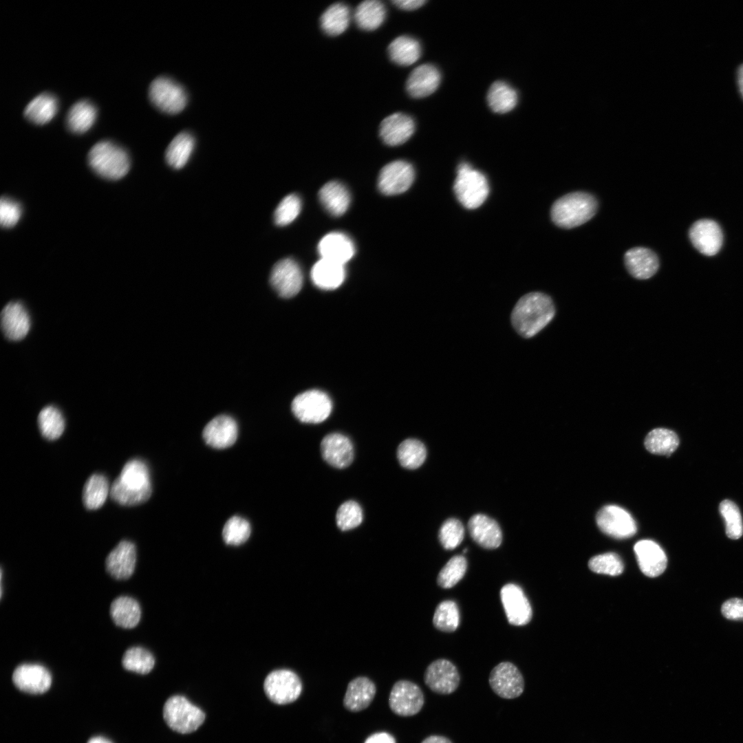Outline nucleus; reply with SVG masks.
<instances>
[{
	"instance_id": "39448f33",
	"label": "nucleus",
	"mask_w": 743,
	"mask_h": 743,
	"mask_svg": "<svg viewBox=\"0 0 743 743\" xmlns=\"http://www.w3.org/2000/svg\"><path fill=\"white\" fill-rule=\"evenodd\" d=\"M453 191L460 204L466 208L480 206L487 198L489 186L485 175L469 163L462 162L457 170Z\"/></svg>"
},
{
	"instance_id": "2eb2a0df",
	"label": "nucleus",
	"mask_w": 743,
	"mask_h": 743,
	"mask_svg": "<svg viewBox=\"0 0 743 743\" xmlns=\"http://www.w3.org/2000/svg\"><path fill=\"white\" fill-rule=\"evenodd\" d=\"M413 179L414 169L411 164L403 160L394 161L382 169L378 187L386 195H397L406 191Z\"/></svg>"
},
{
	"instance_id": "c03bdc74",
	"label": "nucleus",
	"mask_w": 743,
	"mask_h": 743,
	"mask_svg": "<svg viewBox=\"0 0 743 743\" xmlns=\"http://www.w3.org/2000/svg\"><path fill=\"white\" fill-rule=\"evenodd\" d=\"M433 623L441 632L455 631L460 623V612L456 603L446 600L439 603L433 614Z\"/></svg>"
},
{
	"instance_id": "7ed1b4c3",
	"label": "nucleus",
	"mask_w": 743,
	"mask_h": 743,
	"mask_svg": "<svg viewBox=\"0 0 743 743\" xmlns=\"http://www.w3.org/2000/svg\"><path fill=\"white\" fill-rule=\"evenodd\" d=\"M597 202L585 192H574L562 196L552 206L553 222L563 228H572L585 223L596 213Z\"/></svg>"
},
{
	"instance_id": "20e7f679",
	"label": "nucleus",
	"mask_w": 743,
	"mask_h": 743,
	"mask_svg": "<svg viewBox=\"0 0 743 743\" xmlns=\"http://www.w3.org/2000/svg\"><path fill=\"white\" fill-rule=\"evenodd\" d=\"M90 167L98 175L111 180L121 179L130 169L127 151L116 144L103 140L95 144L88 153Z\"/></svg>"
},
{
	"instance_id": "f03ea898",
	"label": "nucleus",
	"mask_w": 743,
	"mask_h": 743,
	"mask_svg": "<svg viewBox=\"0 0 743 743\" xmlns=\"http://www.w3.org/2000/svg\"><path fill=\"white\" fill-rule=\"evenodd\" d=\"M152 488L149 469L141 460L127 462L110 486L111 498L123 506H136L147 501Z\"/></svg>"
},
{
	"instance_id": "864d4df0",
	"label": "nucleus",
	"mask_w": 743,
	"mask_h": 743,
	"mask_svg": "<svg viewBox=\"0 0 743 743\" xmlns=\"http://www.w3.org/2000/svg\"><path fill=\"white\" fill-rule=\"evenodd\" d=\"M301 202L296 194H290L279 204L274 213V223L279 226H286L293 222L300 213Z\"/></svg>"
},
{
	"instance_id": "49530a36",
	"label": "nucleus",
	"mask_w": 743,
	"mask_h": 743,
	"mask_svg": "<svg viewBox=\"0 0 743 743\" xmlns=\"http://www.w3.org/2000/svg\"><path fill=\"white\" fill-rule=\"evenodd\" d=\"M122 664L129 671L145 674L153 668L155 659L152 654L146 649L133 647L125 652Z\"/></svg>"
},
{
	"instance_id": "58836bf2",
	"label": "nucleus",
	"mask_w": 743,
	"mask_h": 743,
	"mask_svg": "<svg viewBox=\"0 0 743 743\" xmlns=\"http://www.w3.org/2000/svg\"><path fill=\"white\" fill-rule=\"evenodd\" d=\"M518 100L515 89L504 81L494 82L487 94V102L495 113L504 114L513 110Z\"/></svg>"
},
{
	"instance_id": "f3484780",
	"label": "nucleus",
	"mask_w": 743,
	"mask_h": 743,
	"mask_svg": "<svg viewBox=\"0 0 743 743\" xmlns=\"http://www.w3.org/2000/svg\"><path fill=\"white\" fill-rule=\"evenodd\" d=\"M12 681L20 690L30 693H41L49 689L52 683L50 672L39 664H21L14 671Z\"/></svg>"
},
{
	"instance_id": "6e6d98bb",
	"label": "nucleus",
	"mask_w": 743,
	"mask_h": 743,
	"mask_svg": "<svg viewBox=\"0 0 743 743\" xmlns=\"http://www.w3.org/2000/svg\"><path fill=\"white\" fill-rule=\"evenodd\" d=\"M723 616L730 620H743V599H731L722 606Z\"/></svg>"
},
{
	"instance_id": "bf43d9fd",
	"label": "nucleus",
	"mask_w": 743,
	"mask_h": 743,
	"mask_svg": "<svg viewBox=\"0 0 743 743\" xmlns=\"http://www.w3.org/2000/svg\"><path fill=\"white\" fill-rule=\"evenodd\" d=\"M421 743H452L447 737L442 735H430L426 737Z\"/></svg>"
},
{
	"instance_id": "5701e85b",
	"label": "nucleus",
	"mask_w": 743,
	"mask_h": 743,
	"mask_svg": "<svg viewBox=\"0 0 743 743\" xmlns=\"http://www.w3.org/2000/svg\"><path fill=\"white\" fill-rule=\"evenodd\" d=\"M415 127V122L411 117L403 113H394L381 122L380 136L387 145H400L411 137L414 133Z\"/></svg>"
},
{
	"instance_id": "e433bc0d",
	"label": "nucleus",
	"mask_w": 743,
	"mask_h": 743,
	"mask_svg": "<svg viewBox=\"0 0 743 743\" xmlns=\"http://www.w3.org/2000/svg\"><path fill=\"white\" fill-rule=\"evenodd\" d=\"M96 116V108L91 103L80 100L74 104L67 113V127L76 133H85L92 127Z\"/></svg>"
},
{
	"instance_id": "b1692460",
	"label": "nucleus",
	"mask_w": 743,
	"mask_h": 743,
	"mask_svg": "<svg viewBox=\"0 0 743 743\" xmlns=\"http://www.w3.org/2000/svg\"><path fill=\"white\" fill-rule=\"evenodd\" d=\"M441 75L433 65L427 63L416 67L409 74L406 88L409 94L416 98L433 94L439 87Z\"/></svg>"
},
{
	"instance_id": "a19ab883",
	"label": "nucleus",
	"mask_w": 743,
	"mask_h": 743,
	"mask_svg": "<svg viewBox=\"0 0 743 743\" xmlns=\"http://www.w3.org/2000/svg\"><path fill=\"white\" fill-rule=\"evenodd\" d=\"M677 434L668 429L657 428L646 436L645 446L648 451L656 455H670L678 446Z\"/></svg>"
},
{
	"instance_id": "3c124183",
	"label": "nucleus",
	"mask_w": 743,
	"mask_h": 743,
	"mask_svg": "<svg viewBox=\"0 0 743 743\" xmlns=\"http://www.w3.org/2000/svg\"><path fill=\"white\" fill-rule=\"evenodd\" d=\"M588 566L590 569L596 573L611 576L621 574L624 568L621 559L614 552L594 556L589 561Z\"/></svg>"
},
{
	"instance_id": "9b49d317",
	"label": "nucleus",
	"mask_w": 743,
	"mask_h": 743,
	"mask_svg": "<svg viewBox=\"0 0 743 743\" xmlns=\"http://www.w3.org/2000/svg\"><path fill=\"white\" fill-rule=\"evenodd\" d=\"M488 682L493 692L504 699L516 698L524 690L522 674L510 662H502L497 665L490 673Z\"/></svg>"
},
{
	"instance_id": "79ce46f5",
	"label": "nucleus",
	"mask_w": 743,
	"mask_h": 743,
	"mask_svg": "<svg viewBox=\"0 0 743 743\" xmlns=\"http://www.w3.org/2000/svg\"><path fill=\"white\" fill-rule=\"evenodd\" d=\"M427 457L424 444L418 440L409 438L402 441L397 449V457L400 464L407 469L420 467Z\"/></svg>"
},
{
	"instance_id": "c9c22d12",
	"label": "nucleus",
	"mask_w": 743,
	"mask_h": 743,
	"mask_svg": "<svg viewBox=\"0 0 743 743\" xmlns=\"http://www.w3.org/2000/svg\"><path fill=\"white\" fill-rule=\"evenodd\" d=\"M354 16L355 22L360 28L372 31L379 28L384 22L386 9L379 1L367 0L358 4Z\"/></svg>"
},
{
	"instance_id": "ea45409f",
	"label": "nucleus",
	"mask_w": 743,
	"mask_h": 743,
	"mask_svg": "<svg viewBox=\"0 0 743 743\" xmlns=\"http://www.w3.org/2000/svg\"><path fill=\"white\" fill-rule=\"evenodd\" d=\"M110 488L107 479L101 474H93L85 484L83 501L89 510L100 508L106 501Z\"/></svg>"
},
{
	"instance_id": "f257e3e1",
	"label": "nucleus",
	"mask_w": 743,
	"mask_h": 743,
	"mask_svg": "<svg viewBox=\"0 0 743 743\" xmlns=\"http://www.w3.org/2000/svg\"><path fill=\"white\" fill-rule=\"evenodd\" d=\"M554 314L552 299L545 293L532 292L516 303L511 313V323L520 336L530 338L543 330Z\"/></svg>"
},
{
	"instance_id": "4468645a",
	"label": "nucleus",
	"mask_w": 743,
	"mask_h": 743,
	"mask_svg": "<svg viewBox=\"0 0 743 743\" xmlns=\"http://www.w3.org/2000/svg\"><path fill=\"white\" fill-rule=\"evenodd\" d=\"M424 681L432 691L448 695L457 689L460 676L453 663L441 658L434 660L427 667Z\"/></svg>"
},
{
	"instance_id": "473e14b6",
	"label": "nucleus",
	"mask_w": 743,
	"mask_h": 743,
	"mask_svg": "<svg viewBox=\"0 0 743 743\" xmlns=\"http://www.w3.org/2000/svg\"><path fill=\"white\" fill-rule=\"evenodd\" d=\"M419 41L407 35L400 36L394 39L388 46V54L396 64L409 66L416 63L421 56Z\"/></svg>"
},
{
	"instance_id": "f8f14e48",
	"label": "nucleus",
	"mask_w": 743,
	"mask_h": 743,
	"mask_svg": "<svg viewBox=\"0 0 743 743\" xmlns=\"http://www.w3.org/2000/svg\"><path fill=\"white\" fill-rule=\"evenodd\" d=\"M424 702L420 688L414 682L406 680L397 681L393 686L389 697L391 710L400 716H412L417 714Z\"/></svg>"
},
{
	"instance_id": "c756f323",
	"label": "nucleus",
	"mask_w": 743,
	"mask_h": 743,
	"mask_svg": "<svg viewBox=\"0 0 743 743\" xmlns=\"http://www.w3.org/2000/svg\"><path fill=\"white\" fill-rule=\"evenodd\" d=\"M319 197L324 208L336 217L344 214L350 204L349 191L337 181H331L323 185L319 191Z\"/></svg>"
},
{
	"instance_id": "4d7b16f0",
	"label": "nucleus",
	"mask_w": 743,
	"mask_h": 743,
	"mask_svg": "<svg viewBox=\"0 0 743 743\" xmlns=\"http://www.w3.org/2000/svg\"><path fill=\"white\" fill-rule=\"evenodd\" d=\"M425 3H427V1L425 0H395L392 1V3L396 7L405 10L418 9L422 6Z\"/></svg>"
},
{
	"instance_id": "72a5a7b5",
	"label": "nucleus",
	"mask_w": 743,
	"mask_h": 743,
	"mask_svg": "<svg viewBox=\"0 0 743 743\" xmlns=\"http://www.w3.org/2000/svg\"><path fill=\"white\" fill-rule=\"evenodd\" d=\"M195 144V138L190 133H178L166 148L165 159L168 164L175 169L184 166L193 151Z\"/></svg>"
},
{
	"instance_id": "bb28decb",
	"label": "nucleus",
	"mask_w": 743,
	"mask_h": 743,
	"mask_svg": "<svg viewBox=\"0 0 743 743\" xmlns=\"http://www.w3.org/2000/svg\"><path fill=\"white\" fill-rule=\"evenodd\" d=\"M318 250L321 259L343 265L355 254V246L352 239L344 233L338 232L325 235L319 243Z\"/></svg>"
},
{
	"instance_id": "dca6fc26",
	"label": "nucleus",
	"mask_w": 743,
	"mask_h": 743,
	"mask_svg": "<svg viewBox=\"0 0 743 743\" xmlns=\"http://www.w3.org/2000/svg\"><path fill=\"white\" fill-rule=\"evenodd\" d=\"M500 598L510 624L521 626L528 624L532 616L530 603L523 590L517 585L508 583L500 590Z\"/></svg>"
},
{
	"instance_id": "6ab92c4d",
	"label": "nucleus",
	"mask_w": 743,
	"mask_h": 743,
	"mask_svg": "<svg viewBox=\"0 0 743 743\" xmlns=\"http://www.w3.org/2000/svg\"><path fill=\"white\" fill-rule=\"evenodd\" d=\"M689 238L694 247L707 256L715 255L722 244V233L719 225L711 219L696 222L689 230Z\"/></svg>"
},
{
	"instance_id": "680f3d73",
	"label": "nucleus",
	"mask_w": 743,
	"mask_h": 743,
	"mask_svg": "<svg viewBox=\"0 0 743 743\" xmlns=\"http://www.w3.org/2000/svg\"><path fill=\"white\" fill-rule=\"evenodd\" d=\"M87 743H111L109 740L101 736L93 737L87 742Z\"/></svg>"
},
{
	"instance_id": "2f4dec72",
	"label": "nucleus",
	"mask_w": 743,
	"mask_h": 743,
	"mask_svg": "<svg viewBox=\"0 0 743 743\" xmlns=\"http://www.w3.org/2000/svg\"><path fill=\"white\" fill-rule=\"evenodd\" d=\"M110 615L116 625L123 628H133L140 620L141 609L136 600L130 596H122L111 603Z\"/></svg>"
},
{
	"instance_id": "052dcab7",
	"label": "nucleus",
	"mask_w": 743,
	"mask_h": 743,
	"mask_svg": "<svg viewBox=\"0 0 743 743\" xmlns=\"http://www.w3.org/2000/svg\"><path fill=\"white\" fill-rule=\"evenodd\" d=\"M737 84L740 92L743 98V64L740 65L737 71Z\"/></svg>"
},
{
	"instance_id": "a211bd4d",
	"label": "nucleus",
	"mask_w": 743,
	"mask_h": 743,
	"mask_svg": "<svg viewBox=\"0 0 743 743\" xmlns=\"http://www.w3.org/2000/svg\"><path fill=\"white\" fill-rule=\"evenodd\" d=\"M321 453L324 460L336 469L347 467L354 459V446L351 440L339 433H332L323 438Z\"/></svg>"
},
{
	"instance_id": "de8ad7c7",
	"label": "nucleus",
	"mask_w": 743,
	"mask_h": 743,
	"mask_svg": "<svg viewBox=\"0 0 743 743\" xmlns=\"http://www.w3.org/2000/svg\"><path fill=\"white\" fill-rule=\"evenodd\" d=\"M251 527L249 522L239 516H233L225 523L222 537L228 545L239 546L248 540Z\"/></svg>"
},
{
	"instance_id": "f704fd0d",
	"label": "nucleus",
	"mask_w": 743,
	"mask_h": 743,
	"mask_svg": "<svg viewBox=\"0 0 743 743\" xmlns=\"http://www.w3.org/2000/svg\"><path fill=\"white\" fill-rule=\"evenodd\" d=\"M58 110L56 98L50 94L43 93L33 98L24 110L25 118L36 125L50 122Z\"/></svg>"
},
{
	"instance_id": "aec40b11",
	"label": "nucleus",
	"mask_w": 743,
	"mask_h": 743,
	"mask_svg": "<svg viewBox=\"0 0 743 743\" xmlns=\"http://www.w3.org/2000/svg\"><path fill=\"white\" fill-rule=\"evenodd\" d=\"M136 563L135 545L123 540L110 552L105 559L107 572L114 579L125 580L133 573Z\"/></svg>"
},
{
	"instance_id": "393cba45",
	"label": "nucleus",
	"mask_w": 743,
	"mask_h": 743,
	"mask_svg": "<svg viewBox=\"0 0 743 743\" xmlns=\"http://www.w3.org/2000/svg\"><path fill=\"white\" fill-rule=\"evenodd\" d=\"M1 324L7 338L20 341L28 333L30 321L27 310L21 303L10 302L2 310Z\"/></svg>"
},
{
	"instance_id": "1a4fd4ad",
	"label": "nucleus",
	"mask_w": 743,
	"mask_h": 743,
	"mask_svg": "<svg viewBox=\"0 0 743 743\" xmlns=\"http://www.w3.org/2000/svg\"><path fill=\"white\" fill-rule=\"evenodd\" d=\"M332 404L328 396L318 390H310L297 396L292 402V411L302 422L317 424L331 413Z\"/></svg>"
},
{
	"instance_id": "a878e982",
	"label": "nucleus",
	"mask_w": 743,
	"mask_h": 743,
	"mask_svg": "<svg viewBox=\"0 0 743 743\" xmlns=\"http://www.w3.org/2000/svg\"><path fill=\"white\" fill-rule=\"evenodd\" d=\"M468 528L473 540L485 549H495L502 541V533L498 524L489 517L477 514L469 520Z\"/></svg>"
},
{
	"instance_id": "09e8293b",
	"label": "nucleus",
	"mask_w": 743,
	"mask_h": 743,
	"mask_svg": "<svg viewBox=\"0 0 743 743\" xmlns=\"http://www.w3.org/2000/svg\"><path fill=\"white\" fill-rule=\"evenodd\" d=\"M719 510L725 521L728 537L732 539L740 538L743 534V523L737 506L733 502L725 499L720 503Z\"/></svg>"
},
{
	"instance_id": "ddd939ff",
	"label": "nucleus",
	"mask_w": 743,
	"mask_h": 743,
	"mask_svg": "<svg viewBox=\"0 0 743 743\" xmlns=\"http://www.w3.org/2000/svg\"><path fill=\"white\" fill-rule=\"evenodd\" d=\"M270 282L280 297H292L301 290L303 285L301 270L294 259H283L273 266Z\"/></svg>"
},
{
	"instance_id": "a18cd8bd",
	"label": "nucleus",
	"mask_w": 743,
	"mask_h": 743,
	"mask_svg": "<svg viewBox=\"0 0 743 743\" xmlns=\"http://www.w3.org/2000/svg\"><path fill=\"white\" fill-rule=\"evenodd\" d=\"M466 570V559L462 555H455L440 571L437 583L442 588H451L464 577Z\"/></svg>"
},
{
	"instance_id": "423d86ee",
	"label": "nucleus",
	"mask_w": 743,
	"mask_h": 743,
	"mask_svg": "<svg viewBox=\"0 0 743 743\" xmlns=\"http://www.w3.org/2000/svg\"><path fill=\"white\" fill-rule=\"evenodd\" d=\"M163 717L167 725L180 733L197 730L204 722L205 714L186 698L175 695L167 699L163 707Z\"/></svg>"
},
{
	"instance_id": "412c9836",
	"label": "nucleus",
	"mask_w": 743,
	"mask_h": 743,
	"mask_svg": "<svg viewBox=\"0 0 743 743\" xmlns=\"http://www.w3.org/2000/svg\"><path fill=\"white\" fill-rule=\"evenodd\" d=\"M238 427L230 416L220 415L213 418L203 430V438L210 446L222 449L231 446L236 442Z\"/></svg>"
},
{
	"instance_id": "6e6552de",
	"label": "nucleus",
	"mask_w": 743,
	"mask_h": 743,
	"mask_svg": "<svg viewBox=\"0 0 743 743\" xmlns=\"http://www.w3.org/2000/svg\"><path fill=\"white\" fill-rule=\"evenodd\" d=\"M263 689L268 698L277 704L295 701L302 691V683L298 675L286 669L271 671L266 678Z\"/></svg>"
},
{
	"instance_id": "603ef678",
	"label": "nucleus",
	"mask_w": 743,
	"mask_h": 743,
	"mask_svg": "<svg viewBox=\"0 0 743 743\" xmlns=\"http://www.w3.org/2000/svg\"><path fill=\"white\" fill-rule=\"evenodd\" d=\"M438 537L440 542L444 549L453 550L462 542L464 537V528L458 519L455 518L449 519L441 526Z\"/></svg>"
},
{
	"instance_id": "8fccbe9b",
	"label": "nucleus",
	"mask_w": 743,
	"mask_h": 743,
	"mask_svg": "<svg viewBox=\"0 0 743 743\" xmlns=\"http://www.w3.org/2000/svg\"><path fill=\"white\" fill-rule=\"evenodd\" d=\"M363 519V510L359 504L353 500L343 503L338 508L336 515V525L342 531L358 527Z\"/></svg>"
},
{
	"instance_id": "5fc2aeb1",
	"label": "nucleus",
	"mask_w": 743,
	"mask_h": 743,
	"mask_svg": "<svg viewBox=\"0 0 743 743\" xmlns=\"http://www.w3.org/2000/svg\"><path fill=\"white\" fill-rule=\"evenodd\" d=\"M22 208L19 203L10 198L3 197L0 202V223L2 227L11 228L19 221Z\"/></svg>"
},
{
	"instance_id": "cd10ccee",
	"label": "nucleus",
	"mask_w": 743,
	"mask_h": 743,
	"mask_svg": "<svg viewBox=\"0 0 743 743\" xmlns=\"http://www.w3.org/2000/svg\"><path fill=\"white\" fill-rule=\"evenodd\" d=\"M624 260L629 274L638 279L652 277L659 267L657 255L652 250L643 247H636L627 250Z\"/></svg>"
},
{
	"instance_id": "c85d7f7f",
	"label": "nucleus",
	"mask_w": 743,
	"mask_h": 743,
	"mask_svg": "<svg viewBox=\"0 0 743 743\" xmlns=\"http://www.w3.org/2000/svg\"><path fill=\"white\" fill-rule=\"evenodd\" d=\"M376 693L374 683L367 677H357L351 680L343 699L344 707L352 712L366 709L372 702Z\"/></svg>"
},
{
	"instance_id": "0eeeda50",
	"label": "nucleus",
	"mask_w": 743,
	"mask_h": 743,
	"mask_svg": "<svg viewBox=\"0 0 743 743\" xmlns=\"http://www.w3.org/2000/svg\"><path fill=\"white\" fill-rule=\"evenodd\" d=\"M152 104L167 114H177L186 106L188 97L185 89L173 79L160 76L154 79L149 89Z\"/></svg>"
},
{
	"instance_id": "13d9d810",
	"label": "nucleus",
	"mask_w": 743,
	"mask_h": 743,
	"mask_svg": "<svg viewBox=\"0 0 743 743\" xmlns=\"http://www.w3.org/2000/svg\"><path fill=\"white\" fill-rule=\"evenodd\" d=\"M364 743H396V740L389 733L380 732L369 736Z\"/></svg>"
},
{
	"instance_id": "37998d69",
	"label": "nucleus",
	"mask_w": 743,
	"mask_h": 743,
	"mask_svg": "<svg viewBox=\"0 0 743 743\" xmlns=\"http://www.w3.org/2000/svg\"><path fill=\"white\" fill-rule=\"evenodd\" d=\"M42 435L49 440L58 438L65 429V420L61 411L54 406L44 407L38 416Z\"/></svg>"
},
{
	"instance_id": "4be33fe9",
	"label": "nucleus",
	"mask_w": 743,
	"mask_h": 743,
	"mask_svg": "<svg viewBox=\"0 0 743 743\" xmlns=\"http://www.w3.org/2000/svg\"><path fill=\"white\" fill-rule=\"evenodd\" d=\"M634 550L640 569L645 575L656 577L666 569L667 556L655 541L649 539L638 541L635 543Z\"/></svg>"
},
{
	"instance_id": "7c9ffc66",
	"label": "nucleus",
	"mask_w": 743,
	"mask_h": 743,
	"mask_svg": "<svg viewBox=\"0 0 743 743\" xmlns=\"http://www.w3.org/2000/svg\"><path fill=\"white\" fill-rule=\"evenodd\" d=\"M345 277L344 265L321 258L311 270L313 283L323 290L337 288L344 281Z\"/></svg>"
},
{
	"instance_id": "9d476101",
	"label": "nucleus",
	"mask_w": 743,
	"mask_h": 743,
	"mask_svg": "<svg viewBox=\"0 0 743 743\" xmlns=\"http://www.w3.org/2000/svg\"><path fill=\"white\" fill-rule=\"evenodd\" d=\"M596 520L600 530L614 538H629L637 531L636 524L632 516L616 505L603 507L598 512Z\"/></svg>"
},
{
	"instance_id": "4c0bfd02",
	"label": "nucleus",
	"mask_w": 743,
	"mask_h": 743,
	"mask_svg": "<svg viewBox=\"0 0 743 743\" xmlns=\"http://www.w3.org/2000/svg\"><path fill=\"white\" fill-rule=\"evenodd\" d=\"M350 21L349 7L343 3H336L329 6L320 19L323 31L329 36H337L344 32Z\"/></svg>"
}]
</instances>
